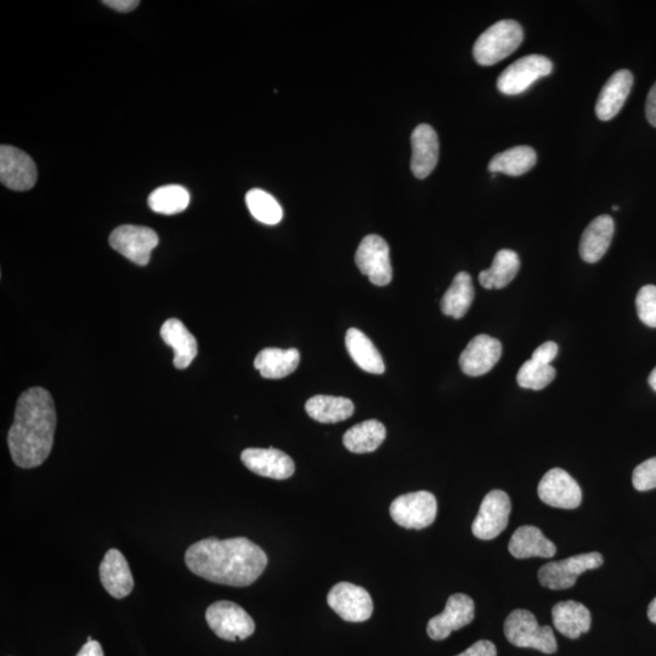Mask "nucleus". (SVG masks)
<instances>
[{
	"instance_id": "4be33fe9",
	"label": "nucleus",
	"mask_w": 656,
	"mask_h": 656,
	"mask_svg": "<svg viewBox=\"0 0 656 656\" xmlns=\"http://www.w3.org/2000/svg\"><path fill=\"white\" fill-rule=\"evenodd\" d=\"M163 342L174 350V366L178 370L188 369L199 352V344L188 328L178 319H169L161 328Z\"/></svg>"
},
{
	"instance_id": "1a4fd4ad",
	"label": "nucleus",
	"mask_w": 656,
	"mask_h": 656,
	"mask_svg": "<svg viewBox=\"0 0 656 656\" xmlns=\"http://www.w3.org/2000/svg\"><path fill=\"white\" fill-rule=\"evenodd\" d=\"M355 263L361 273L369 277L373 285L387 286L393 279L389 246L381 236L369 235L364 237L358 251H356Z\"/></svg>"
},
{
	"instance_id": "f257e3e1",
	"label": "nucleus",
	"mask_w": 656,
	"mask_h": 656,
	"mask_svg": "<svg viewBox=\"0 0 656 656\" xmlns=\"http://www.w3.org/2000/svg\"><path fill=\"white\" fill-rule=\"evenodd\" d=\"M185 563L191 573L214 584L246 587L264 573L268 557L246 537L228 540L211 537L190 546Z\"/></svg>"
},
{
	"instance_id": "6ab92c4d",
	"label": "nucleus",
	"mask_w": 656,
	"mask_h": 656,
	"mask_svg": "<svg viewBox=\"0 0 656 656\" xmlns=\"http://www.w3.org/2000/svg\"><path fill=\"white\" fill-rule=\"evenodd\" d=\"M100 580L109 595L123 599L132 593L134 579L129 564L123 554L112 548L107 551L100 564Z\"/></svg>"
},
{
	"instance_id": "7ed1b4c3",
	"label": "nucleus",
	"mask_w": 656,
	"mask_h": 656,
	"mask_svg": "<svg viewBox=\"0 0 656 656\" xmlns=\"http://www.w3.org/2000/svg\"><path fill=\"white\" fill-rule=\"evenodd\" d=\"M524 39L522 26L517 21L502 20L486 30L474 44L473 56L482 66L499 64L516 52Z\"/></svg>"
},
{
	"instance_id": "473e14b6",
	"label": "nucleus",
	"mask_w": 656,
	"mask_h": 656,
	"mask_svg": "<svg viewBox=\"0 0 656 656\" xmlns=\"http://www.w3.org/2000/svg\"><path fill=\"white\" fill-rule=\"evenodd\" d=\"M246 203L254 219L267 225L279 224L284 217L280 203L267 191L253 189L247 192Z\"/></svg>"
},
{
	"instance_id": "aec40b11",
	"label": "nucleus",
	"mask_w": 656,
	"mask_h": 656,
	"mask_svg": "<svg viewBox=\"0 0 656 656\" xmlns=\"http://www.w3.org/2000/svg\"><path fill=\"white\" fill-rule=\"evenodd\" d=\"M633 87V75L629 70L615 72L604 84L596 104L599 120L608 122L624 107Z\"/></svg>"
},
{
	"instance_id": "f03ea898",
	"label": "nucleus",
	"mask_w": 656,
	"mask_h": 656,
	"mask_svg": "<svg viewBox=\"0 0 656 656\" xmlns=\"http://www.w3.org/2000/svg\"><path fill=\"white\" fill-rule=\"evenodd\" d=\"M56 428V411L47 389L26 390L18 400L15 420L8 434L11 458L25 469L41 466L52 452Z\"/></svg>"
},
{
	"instance_id": "20e7f679",
	"label": "nucleus",
	"mask_w": 656,
	"mask_h": 656,
	"mask_svg": "<svg viewBox=\"0 0 656 656\" xmlns=\"http://www.w3.org/2000/svg\"><path fill=\"white\" fill-rule=\"evenodd\" d=\"M503 630L508 642L514 647L533 648L545 654L557 652L553 630L550 626H540L535 615L529 610H514L507 616Z\"/></svg>"
},
{
	"instance_id": "f8f14e48",
	"label": "nucleus",
	"mask_w": 656,
	"mask_h": 656,
	"mask_svg": "<svg viewBox=\"0 0 656 656\" xmlns=\"http://www.w3.org/2000/svg\"><path fill=\"white\" fill-rule=\"evenodd\" d=\"M327 603L344 621L364 622L371 618L373 602L364 587L339 582L328 592Z\"/></svg>"
},
{
	"instance_id": "4468645a",
	"label": "nucleus",
	"mask_w": 656,
	"mask_h": 656,
	"mask_svg": "<svg viewBox=\"0 0 656 656\" xmlns=\"http://www.w3.org/2000/svg\"><path fill=\"white\" fill-rule=\"evenodd\" d=\"M0 182L10 190L28 191L37 183V167L26 152L14 146L0 147Z\"/></svg>"
},
{
	"instance_id": "a19ab883",
	"label": "nucleus",
	"mask_w": 656,
	"mask_h": 656,
	"mask_svg": "<svg viewBox=\"0 0 656 656\" xmlns=\"http://www.w3.org/2000/svg\"><path fill=\"white\" fill-rule=\"evenodd\" d=\"M77 656H105L103 647L100 646L99 642L90 641L84 644Z\"/></svg>"
},
{
	"instance_id": "412c9836",
	"label": "nucleus",
	"mask_w": 656,
	"mask_h": 656,
	"mask_svg": "<svg viewBox=\"0 0 656 656\" xmlns=\"http://www.w3.org/2000/svg\"><path fill=\"white\" fill-rule=\"evenodd\" d=\"M615 224L610 216H599L588 224L581 236L580 256L586 263H597L612 245Z\"/></svg>"
},
{
	"instance_id": "0eeeda50",
	"label": "nucleus",
	"mask_w": 656,
	"mask_h": 656,
	"mask_svg": "<svg viewBox=\"0 0 656 656\" xmlns=\"http://www.w3.org/2000/svg\"><path fill=\"white\" fill-rule=\"evenodd\" d=\"M552 61L542 55H528L507 67L497 79V89L505 95H519L540 78L550 76Z\"/></svg>"
},
{
	"instance_id": "e433bc0d",
	"label": "nucleus",
	"mask_w": 656,
	"mask_h": 656,
	"mask_svg": "<svg viewBox=\"0 0 656 656\" xmlns=\"http://www.w3.org/2000/svg\"><path fill=\"white\" fill-rule=\"evenodd\" d=\"M557 354V343L546 342L541 344V346L535 350L533 356H531V359L537 361V363L540 364L551 365L552 361L556 359Z\"/></svg>"
},
{
	"instance_id": "cd10ccee",
	"label": "nucleus",
	"mask_w": 656,
	"mask_h": 656,
	"mask_svg": "<svg viewBox=\"0 0 656 656\" xmlns=\"http://www.w3.org/2000/svg\"><path fill=\"white\" fill-rule=\"evenodd\" d=\"M474 286L472 277L466 271L455 276L449 290L441 299L440 307L443 314L454 319H461L468 313L474 301Z\"/></svg>"
},
{
	"instance_id": "c85d7f7f",
	"label": "nucleus",
	"mask_w": 656,
	"mask_h": 656,
	"mask_svg": "<svg viewBox=\"0 0 656 656\" xmlns=\"http://www.w3.org/2000/svg\"><path fill=\"white\" fill-rule=\"evenodd\" d=\"M305 411L320 423H338L348 420L355 411L352 400L331 395H315L305 404Z\"/></svg>"
},
{
	"instance_id": "c756f323",
	"label": "nucleus",
	"mask_w": 656,
	"mask_h": 656,
	"mask_svg": "<svg viewBox=\"0 0 656 656\" xmlns=\"http://www.w3.org/2000/svg\"><path fill=\"white\" fill-rule=\"evenodd\" d=\"M387 429L380 421L369 420L356 424L344 434L343 444L354 454H370L386 440Z\"/></svg>"
},
{
	"instance_id": "4c0bfd02",
	"label": "nucleus",
	"mask_w": 656,
	"mask_h": 656,
	"mask_svg": "<svg viewBox=\"0 0 656 656\" xmlns=\"http://www.w3.org/2000/svg\"><path fill=\"white\" fill-rule=\"evenodd\" d=\"M456 656H497V650L494 643L482 639V641L475 642L472 647Z\"/></svg>"
},
{
	"instance_id": "a878e982",
	"label": "nucleus",
	"mask_w": 656,
	"mask_h": 656,
	"mask_svg": "<svg viewBox=\"0 0 656 656\" xmlns=\"http://www.w3.org/2000/svg\"><path fill=\"white\" fill-rule=\"evenodd\" d=\"M346 347L350 358L361 370L372 375H382L386 371L382 355L375 344L358 328H349L347 331Z\"/></svg>"
},
{
	"instance_id": "2f4dec72",
	"label": "nucleus",
	"mask_w": 656,
	"mask_h": 656,
	"mask_svg": "<svg viewBox=\"0 0 656 656\" xmlns=\"http://www.w3.org/2000/svg\"><path fill=\"white\" fill-rule=\"evenodd\" d=\"M190 205L189 191L180 185H167L156 189L149 197L152 211L164 216L182 213Z\"/></svg>"
},
{
	"instance_id": "ddd939ff",
	"label": "nucleus",
	"mask_w": 656,
	"mask_h": 656,
	"mask_svg": "<svg viewBox=\"0 0 656 656\" xmlns=\"http://www.w3.org/2000/svg\"><path fill=\"white\" fill-rule=\"evenodd\" d=\"M537 494L546 505L563 510H575L582 501L580 485L561 468H553L544 475Z\"/></svg>"
},
{
	"instance_id": "bb28decb",
	"label": "nucleus",
	"mask_w": 656,
	"mask_h": 656,
	"mask_svg": "<svg viewBox=\"0 0 656 656\" xmlns=\"http://www.w3.org/2000/svg\"><path fill=\"white\" fill-rule=\"evenodd\" d=\"M519 269L518 254L511 250H501L496 253L491 267L479 274V284L486 290H501L516 279Z\"/></svg>"
},
{
	"instance_id": "ea45409f",
	"label": "nucleus",
	"mask_w": 656,
	"mask_h": 656,
	"mask_svg": "<svg viewBox=\"0 0 656 656\" xmlns=\"http://www.w3.org/2000/svg\"><path fill=\"white\" fill-rule=\"evenodd\" d=\"M647 120L654 128H656V83L649 90L647 104H646Z\"/></svg>"
},
{
	"instance_id": "393cba45",
	"label": "nucleus",
	"mask_w": 656,
	"mask_h": 656,
	"mask_svg": "<svg viewBox=\"0 0 656 656\" xmlns=\"http://www.w3.org/2000/svg\"><path fill=\"white\" fill-rule=\"evenodd\" d=\"M301 354L297 349L267 348L254 360V367L264 378L280 380L297 370Z\"/></svg>"
},
{
	"instance_id": "9b49d317",
	"label": "nucleus",
	"mask_w": 656,
	"mask_h": 656,
	"mask_svg": "<svg viewBox=\"0 0 656 656\" xmlns=\"http://www.w3.org/2000/svg\"><path fill=\"white\" fill-rule=\"evenodd\" d=\"M158 235L145 226L122 225L113 230L110 245L134 264L145 267L149 264L151 253L158 245Z\"/></svg>"
},
{
	"instance_id": "2eb2a0df",
	"label": "nucleus",
	"mask_w": 656,
	"mask_h": 656,
	"mask_svg": "<svg viewBox=\"0 0 656 656\" xmlns=\"http://www.w3.org/2000/svg\"><path fill=\"white\" fill-rule=\"evenodd\" d=\"M473 599L463 593H456L448 599L444 612L429 620L428 636L433 641H444L452 632L461 630L474 620Z\"/></svg>"
},
{
	"instance_id": "c9c22d12",
	"label": "nucleus",
	"mask_w": 656,
	"mask_h": 656,
	"mask_svg": "<svg viewBox=\"0 0 656 656\" xmlns=\"http://www.w3.org/2000/svg\"><path fill=\"white\" fill-rule=\"evenodd\" d=\"M632 483L638 491L656 488V457L649 458L637 466L632 475Z\"/></svg>"
},
{
	"instance_id": "7c9ffc66",
	"label": "nucleus",
	"mask_w": 656,
	"mask_h": 656,
	"mask_svg": "<svg viewBox=\"0 0 656 656\" xmlns=\"http://www.w3.org/2000/svg\"><path fill=\"white\" fill-rule=\"evenodd\" d=\"M536 151L530 146H516L491 158L489 172L519 177L535 167Z\"/></svg>"
},
{
	"instance_id": "39448f33",
	"label": "nucleus",
	"mask_w": 656,
	"mask_h": 656,
	"mask_svg": "<svg viewBox=\"0 0 656 656\" xmlns=\"http://www.w3.org/2000/svg\"><path fill=\"white\" fill-rule=\"evenodd\" d=\"M206 620L211 630L224 641H245L256 630L250 614L234 602L219 601L209 605Z\"/></svg>"
},
{
	"instance_id": "72a5a7b5",
	"label": "nucleus",
	"mask_w": 656,
	"mask_h": 656,
	"mask_svg": "<svg viewBox=\"0 0 656 656\" xmlns=\"http://www.w3.org/2000/svg\"><path fill=\"white\" fill-rule=\"evenodd\" d=\"M556 378V370L552 365H544L530 359L520 367L517 375L519 387L524 389L541 390Z\"/></svg>"
},
{
	"instance_id": "a211bd4d",
	"label": "nucleus",
	"mask_w": 656,
	"mask_h": 656,
	"mask_svg": "<svg viewBox=\"0 0 656 656\" xmlns=\"http://www.w3.org/2000/svg\"><path fill=\"white\" fill-rule=\"evenodd\" d=\"M411 145V171L418 179L427 178L438 164V134L429 124H420L412 132Z\"/></svg>"
},
{
	"instance_id": "58836bf2",
	"label": "nucleus",
	"mask_w": 656,
	"mask_h": 656,
	"mask_svg": "<svg viewBox=\"0 0 656 656\" xmlns=\"http://www.w3.org/2000/svg\"><path fill=\"white\" fill-rule=\"evenodd\" d=\"M104 4L120 13H130L138 8L140 2L138 0H104Z\"/></svg>"
},
{
	"instance_id": "37998d69",
	"label": "nucleus",
	"mask_w": 656,
	"mask_h": 656,
	"mask_svg": "<svg viewBox=\"0 0 656 656\" xmlns=\"http://www.w3.org/2000/svg\"><path fill=\"white\" fill-rule=\"evenodd\" d=\"M648 382H649V386L652 387L654 392H656V367L652 371V373H650Z\"/></svg>"
},
{
	"instance_id": "b1692460",
	"label": "nucleus",
	"mask_w": 656,
	"mask_h": 656,
	"mask_svg": "<svg viewBox=\"0 0 656 656\" xmlns=\"http://www.w3.org/2000/svg\"><path fill=\"white\" fill-rule=\"evenodd\" d=\"M553 625L558 632L570 639H578L582 633L590 631L592 619L590 610L575 601L559 602L552 609Z\"/></svg>"
},
{
	"instance_id": "6e6552de",
	"label": "nucleus",
	"mask_w": 656,
	"mask_h": 656,
	"mask_svg": "<svg viewBox=\"0 0 656 656\" xmlns=\"http://www.w3.org/2000/svg\"><path fill=\"white\" fill-rule=\"evenodd\" d=\"M601 553L591 552L578 554V556L564 559V561L551 562L539 570L540 584L553 591L568 590L576 584L581 574L587 570L602 567Z\"/></svg>"
},
{
	"instance_id": "79ce46f5",
	"label": "nucleus",
	"mask_w": 656,
	"mask_h": 656,
	"mask_svg": "<svg viewBox=\"0 0 656 656\" xmlns=\"http://www.w3.org/2000/svg\"><path fill=\"white\" fill-rule=\"evenodd\" d=\"M648 618H649L650 621H652V622H654V624H656V597L649 604Z\"/></svg>"
},
{
	"instance_id": "f704fd0d",
	"label": "nucleus",
	"mask_w": 656,
	"mask_h": 656,
	"mask_svg": "<svg viewBox=\"0 0 656 656\" xmlns=\"http://www.w3.org/2000/svg\"><path fill=\"white\" fill-rule=\"evenodd\" d=\"M636 308L639 320L648 327L656 328V286L647 285L639 290Z\"/></svg>"
},
{
	"instance_id": "9d476101",
	"label": "nucleus",
	"mask_w": 656,
	"mask_h": 656,
	"mask_svg": "<svg viewBox=\"0 0 656 656\" xmlns=\"http://www.w3.org/2000/svg\"><path fill=\"white\" fill-rule=\"evenodd\" d=\"M512 510L510 496L502 490H492L484 497L472 531L479 540L490 541L505 531Z\"/></svg>"
},
{
	"instance_id": "c03bdc74",
	"label": "nucleus",
	"mask_w": 656,
	"mask_h": 656,
	"mask_svg": "<svg viewBox=\"0 0 656 656\" xmlns=\"http://www.w3.org/2000/svg\"><path fill=\"white\" fill-rule=\"evenodd\" d=\"M613 209H614V211H618L619 207H618V206H614Z\"/></svg>"
},
{
	"instance_id": "f3484780",
	"label": "nucleus",
	"mask_w": 656,
	"mask_h": 656,
	"mask_svg": "<svg viewBox=\"0 0 656 656\" xmlns=\"http://www.w3.org/2000/svg\"><path fill=\"white\" fill-rule=\"evenodd\" d=\"M241 461L254 474L276 480L291 478L296 469L290 456L273 448L247 449L242 452Z\"/></svg>"
},
{
	"instance_id": "423d86ee",
	"label": "nucleus",
	"mask_w": 656,
	"mask_h": 656,
	"mask_svg": "<svg viewBox=\"0 0 656 656\" xmlns=\"http://www.w3.org/2000/svg\"><path fill=\"white\" fill-rule=\"evenodd\" d=\"M390 516L405 529L421 530L429 527L437 518L438 503L428 491L401 495L390 505Z\"/></svg>"
},
{
	"instance_id": "5701e85b",
	"label": "nucleus",
	"mask_w": 656,
	"mask_h": 656,
	"mask_svg": "<svg viewBox=\"0 0 656 656\" xmlns=\"http://www.w3.org/2000/svg\"><path fill=\"white\" fill-rule=\"evenodd\" d=\"M508 551L517 559L552 558L557 552V547L539 528L525 525L518 528L511 537Z\"/></svg>"
},
{
	"instance_id": "dca6fc26",
	"label": "nucleus",
	"mask_w": 656,
	"mask_h": 656,
	"mask_svg": "<svg viewBox=\"0 0 656 656\" xmlns=\"http://www.w3.org/2000/svg\"><path fill=\"white\" fill-rule=\"evenodd\" d=\"M501 355L499 339L488 335L475 336L460 356L461 370L467 376H484L499 363Z\"/></svg>"
}]
</instances>
